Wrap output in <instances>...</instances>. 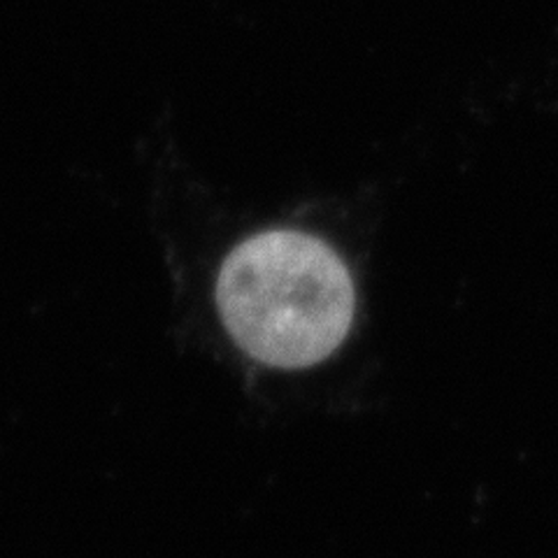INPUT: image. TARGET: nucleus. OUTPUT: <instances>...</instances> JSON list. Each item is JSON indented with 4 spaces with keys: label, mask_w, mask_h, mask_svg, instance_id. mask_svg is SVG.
<instances>
[{
    "label": "nucleus",
    "mask_w": 558,
    "mask_h": 558,
    "mask_svg": "<svg viewBox=\"0 0 558 558\" xmlns=\"http://www.w3.org/2000/svg\"><path fill=\"white\" fill-rule=\"evenodd\" d=\"M217 305L250 356L275 368H310L347 338L356 293L333 247L284 229L244 240L226 256Z\"/></svg>",
    "instance_id": "1"
}]
</instances>
